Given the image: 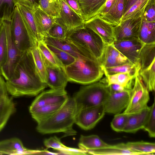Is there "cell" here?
<instances>
[{
    "mask_svg": "<svg viewBox=\"0 0 155 155\" xmlns=\"http://www.w3.org/2000/svg\"><path fill=\"white\" fill-rule=\"evenodd\" d=\"M87 153L93 155H136L137 154L126 148L124 143L118 144L103 148L88 151Z\"/></svg>",
    "mask_w": 155,
    "mask_h": 155,
    "instance_id": "30",
    "label": "cell"
},
{
    "mask_svg": "<svg viewBox=\"0 0 155 155\" xmlns=\"http://www.w3.org/2000/svg\"><path fill=\"white\" fill-rule=\"evenodd\" d=\"M33 14L38 31L43 40V37L47 35L55 22L56 19L42 10L38 5L33 6Z\"/></svg>",
    "mask_w": 155,
    "mask_h": 155,
    "instance_id": "22",
    "label": "cell"
},
{
    "mask_svg": "<svg viewBox=\"0 0 155 155\" xmlns=\"http://www.w3.org/2000/svg\"><path fill=\"white\" fill-rule=\"evenodd\" d=\"M35 64L39 75L43 82L46 81V70L45 58L38 48L37 45L31 49Z\"/></svg>",
    "mask_w": 155,
    "mask_h": 155,
    "instance_id": "35",
    "label": "cell"
},
{
    "mask_svg": "<svg viewBox=\"0 0 155 155\" xmlns=\"http://www.w3.org/2000/svg\"><path fill=\"white\" fill-rule=\"evenodd\" d=\"M5 84L8 94L14 97L35 96L47 87L38 73L31 49L22 53Z\"/></svg>",
    "mask_w": 155,
    "mask_h": 155,
    "instance_id": "1",
    "label": "cell"
},
{
    "mask_svg": "<svg viewBox=\"0 0 155 155\" xmlns=\"http://www.w3.org/2000/svg\"><path fill=\"white\" fill-rule=\"evenodd\" d=\"M5 81L2 75H0V104L9 97Z\"/></svg>",
    "mask_w": 155,
    "mask_h": 155,
    "instance_id": "47",
    "label": "cell"
},
{
    "mask_svg": "<svg viewBox=\"0 0 155 155\" xmlns=\"http://www.w3.org/2000/svg\"><path fill=\"white\" fill-rule=\"evenodd\" d=\"M107 86L110 93L120 92L127 90L122 86L116 84H112Z\"/></svg>",
    "mask_w": 155,
    "mask_h": 155,
    "instance_id": "50",
    "label": "cell"
},
{
    "mask_svg": "<svg viewBox=\"0 0 155 155\" xmlns=\"http://www.w3.org/2000/svg\"><path fill=\"white\" fill-rule=\"evenodd\" d=\"M43 41L46 44L52 45L63 50L76 59L96 58L88 50L67 38H57L46 35L43 37Z\"/></svg>",
    "mask_w": 155,
    "mask_h": 155,
    "instance_id": "10",
    "label": "cell"
},
{
    "mask_svg": "<svg viewBox=\"0 0 155 155\" xmlns=\"http://www.w3.org/2000/svg\"><path fill=\"white\" fill-rule=\"evenodd\" d=\"M149 22H155V0H150L143 15Z\"/></svg>",
    "mask_w": 155,
    "mask_h": 155,
    "instance_id": "46",
    "label": "cell"
},
{
    "mask_svg": "<svg viewBox=\"0 0 155 155\" xmlns=\"http://www.w3.org/2000/svg\"><path fill=\"white\" fill-rule=\"evenodd\" d=\"M116 0H107L102 10L97 16L101 18L106 15L110 10Z\"/></svg>",
    "mask_w": 155,
    "mask_h": 155,
    "instance_id": "48",
    "label": "cell"
},
{
    "mask_svg": "<svg viewBox=\"0 0 155 155\" xmlns=\"http://www.w3.org/2000/svg\"><path fill=\"white\" fill-rule=\"evenodd\" d=\"M15 4L17 3L29 4L33 5H38V0H14Z\"/></svg>",
    "mask_w": 155,
    "mask_h": 155,
    "instance_id": "51",
    "label": "cell"
},
{
    "mask_svg": "<svg viewBox=\"0 0 155 155\" xmlns=\"http://www.w3.org/2000/svg\"></svg>",
    "mask_w": 155,
    "mask_h": 155,
    "instance_id": "55",
    "label": "cell"
},
{
    "mask_svg": "<svg viewBox=\"0 0 155 155\" xmlns=\"http://www.w3.org/2000/svg\"><path fill=\"white\" fill-rule=\"evenodd\" d=\"M139 75L149 91H155V60L139 73Z\"/></svg>",
    "mask_w": 155,
    "mask_h": 155,
    "instance_id": "34",
    "label": "cell"
},
{
    "mask_svg": "<svg viewBox=\"0 0 155 155\" xmlns=\"http://www.w3.org/2000/svg\"><path fill=\"white\" fill-rule=\"evenodd\" d=\"M7 41L5 28L2 21L0 28V69L5 64L7 58Z\"/></svg>",
    "mask_w": 155,
    "mask_h": 155,
    "instance_id": "42",
    "label": "cell"
},
{
    "mask_svg": "<svg viewBox=\"0 0 155 155\" xmlns=\"http://www.w3.org/2000/svg\"><path fill=\"white\" fill-rule=\"evenodd\" d=\"M150 0H137L123 15L121 22L126 20L142 17Z\"/></svg>",
    "mask_w": 155,
    "mask_h": 155,
    "instance_id": "33",
    "label": "cell"
},
{
    "mask_svg": "<svg viewBox=\"0 0 155 155\" xmlns=\"http://www.w3.org/2000/svg\"><path fill=\"white\" fill-rule=\"evenodd\" d=\"M130 90L110 92L103 104L105 113L115 114L125 110L129 102Z\"/></svg>",
    "mask_w": 155,
    "mask_h": 155,
    "instance_id": "17",
    "label": "cell"
},
{
    "mask_svg": "<svg viewBox=\"0 0 155 155\" xmlns=\"http://www.w3.org/2000/svg\"><path fill=\"white\" fill-rule=\"evenodd\" d=\"M150 107L148 106L137 112L128 114L126 125L123 132L135 133L143 129L148 117Z\"/></svg>",
    "mask_w": 155,
    "mask_h": 155,
    "instance_id": "21",
    "label": "cell"
},
{
    "mask_svg": "<svg viewBox=\"0 0 155 155\" xmlns=\"http://www.w3.org/2000/svg\"><path fill=\"white\" fill-rule=\"evenodd\" d=\"M68 81L87 85L99 81L104 72L96 58L76 59L72 64L64 67Z\"/></svg>",
    "mask_w": 155,
    "mask_h": 155,
    "instance_id": "3",
    "label": "cell"
},
{
    "mask_svg": "<svg viewBox=\"0 0 155 155\" xmlns=\"http://www.w3.org/2000/svg\"><path fill=\"white\" fill-rule=\"evenodd\" d=\"M16 110L15 105L12 97H9L0 104V132Z\"/></svg>",
    "mask_w": 155,
    "mask_h": 155,
    "instance_id": "31",
    "label": "cell"
},
{
    "mask_svg": "<svg viewBox=\"0 0 155 155\" xmlns=\"http://www.w3.org/2000/svg\"><path fill=\"white\" fill-rule=\"evenodd\" d=\"M105 113L103 104L78 110L74 123L84 130H90L95 126Z\"/></svg>",
    "mask_w": 155,
    "mask_h": 155,
    "instance_id": "9",
    "label": "cell"
},
{
    "mask_svg": "<svg viewBox=\"0 0 155 155\" xmlns=\"http://www.w3.org/2000/svg\"><path fill=\"white\" fill-rule=\"evenodd\" d=\"M100 62L103 69L131 63L114 47L113 44L105 46Z\"/></svg>",
    "mask_w": 155,
    "mask_h": 155,
    "instance_id": "19",
    "label": "cell"
},
{
    "mask_svg": "<svg viewBox=\"0 0 155 155\" xmlns=\"http://www.w3.org/2000/svg\"><path fill=\"white\" fill-rule=\"evenodd\" d=\"M66 38L91 53L99 61L106 45L101 38L84 26L67 32Z\"/></svg>",
    "mask_w": 155,
    "mask_h": 155,
    "instance_id": "4",
    "label": "cell"
},
{
    "mask_svg": "<svg viewBox=\"0 0 155 155\" xmlns=\"http://www.w3.org/2000/svg\"><path fill=\"white\" fill-rule=\"evenodd\" d=\"M110 93L108 86L96 82L81 87L73 97L78 110L103 104Z\"/></svg>",
    "mask_w": 155,
    "mask_h": 155,
    "instance_id": "5",
    "label": "cell"
},
{
    "mask_svg": "<svg viewBox=\"0 0 155 155\" xmlns=\"http://www.w3.org/2000/svg\"><path fill=\"white\" fill-rule=\"evenodd\" d=\"M0 75H1V71L0 69Z\"/></svg>",
    "mask_w": 155,
    "mask_h": 155,
    "instance_id": "54",
    "label": "cell"
},
{
    "mask_svg": "<svg viewBox=\"0 0 155 155\" xmlns=\"http://www.w3.org/2000/svg\"><path fill=\"white\" fill-rule=\"evenodd\" d=\"M77 108L73 97H69L62 106L47 119L38 123L37 131L43 134L63 132V137L76 134L73 128Z\"/></svg>",
    "mask_w": 155,
    "mask_h": 155,
    "instance_id": "2",
    "label": "cell"
},
{
    "mask_svg": "<svg viewBox=\"0 0 155 155\" xmlns=\"http://www.w3.org/2000/svg\"><path fill=\"white\" fill-rule=\"evenodd\" d=\"M154 60L155 43L145 44L139 55L138 63L140 68L139 72L147 67Z\"/></svg>",
    "mask_w": 155,
    "mask_h": 155,
    "instance_id": "27",
    "label": "cell"
},
{
    "mask_svg": "<svg viewBox=\"0 0 155 155\" xmlns=\"http://www.w3.org/2000/svg\"><path fill=\"white\" fill-rule=\"evenodd\" d=\"M67 34V31L64 28L55 22L47 35L55 38L65 39L66 38Z\"/></svg>",
    "mask_w": 155,
    "mask_h": 155,
    "instance_id": "45",
    "label": "cell"
},
{
    "mask_svg": "<svg viewBox=\"0 0 155 155\" xmlns=\"http://www.w3.org/2000/svg\"><path fill=\"white\" fill-rule=\"evenodd\" d=\"M15 7L14 0H0V21H11Z\"/></svg>",
    "mask_w": 155,
    "mask_h": 155,
    "instance_id": "39",
    "label": "cell"
},
{
    "mask_svg": "<svg viewBox=\"0 0 155 155\" xmlns=\"http://www.w3.org/2000/svg\"><path fill=\"white\" fill-rule=\"evenodd\" d=\"M139 39L144 44L155 43V22H149L142 16Z\"/></svg>",
    "mask_w": 155,
    "mask_h": 155,
    "instance_id": "29",
    "label": "cell"
},
{
    "mask_svg": "<svg viewBox=\"0 0 155 155\" xmlns=\"http://www.w3.org/2000/svg\"><path fill=\"white\" fill-rule=\"evenodd\" d=\"M149 100V91L138 75L135 78L129 103L123 112L129 114L138 112L147 106Z\"/></svg>",
    "mask_w": 155,
    "mask_h": 155,
    "instance_id": "7",
    "label": "cell"
},
{
    "mask_svg": "<svg viewBox=\"0 0 155 155\" xmlns=\"http://www.w3.org/2000/svg\"><path fill=\"white\" fill-rule=\"evenodd\" d=\"M60 16L56 18L55 22L59 24L67 32L76 28L84 26L83 18L74 11L64 0H59Z\"/></svg>",
    "mask_w": 155,
    "mask_h": 155,
    "instance_id": "12",
    "label": "cell"
},
{
    "mask_svg": "<svg viewBox=\"0 0 155 155\" xmlns=\"http://www.w3.org/2000/svg\"><path fill=\"white\" fill-rule=\"evenodd\" d=\"M37 46L45 60L53 65L64 68L61 63L43 40L38 42Z\"/></svg>",
    "mask_w": 155,
    "mask_h": 155,
    "instance_id": "40",
    "label": "cell"
},
{
    "mask_svg": "<svg viewBox=\"0 0 155 155\" xmlns=\"http://www.w3.org/2000/svg\"><path fill=\"white\" fill-rule=\"evenodd\" d=\"M114 47L131 63L140 69L138 63L140 51L145 44L139 39L115 41Z\"/></svg>",
    "mask_w": 155,
    "mask_h": 155,
    "instance_id": "14",
    "label": "cell"
},
{
    "mask_svg": "<svg viewBox=\"0 0 155 155\" xmlns=\"http://www.w3.org/2000/svg\"><path fill=\"white\" fill-rule=\"evenodd\" d=\"M124 146L139 155H154L155 144L153 143L140 141L124 143Z\"/></svg>",
    "mask_w": 155,
    "mask_h": 155,
    "instance_id": "32",
    "label": "cell"
},
{
    "mask_svg": "<svg viewBox=\"0 0 155 155\" xmlns=\"http://www.w3.org/2000/svg\"><path fill=\"white\" fill-rule=\"evenodd\" d=\"M6 32L7 41L6 62L0 68L2 75L5 80L11 77L13 70L22 54L15 44L11 34V21H2Z\"/></svg>",
    "mask_w": 155,
    "mask_h": 155,
    "instance_id": "8",
    "label": "cell"
},
{
    "mask_svg": "<svg viewBox=\"0 0 155 155\" xmlns=\"http://www.w3.org/2000/svg\"><path fill=\"white\" fill-rule=\"evenodd\" d=\"M41 9L52 17L56 18L60 16L59 0H38Z\"/></svg>",
    "mask_w": 155,
    "mask_h": 155,
    "instance_id": "36",
    "label": "cell"
},
{
    "mask_svg": "<svg viewBox=\"0 0 155 155\" xmlns=\"http://www.w3.org/2000/svg\"><path fill=\"white\" fill-rule=\"evenodd\" d=\"M105 75H112L120 73H128L133 75H139L140 69L132 63L119 66L103 68Z\"/></svg>",
    "mask_w": 155,
    "mask_h": 155,
    "instance_id": "37",
    "label": "cell"
},
{
    "mask_svg": "<svg viewBox=\"0 0 155 155\" xmlns=\"http://www.w3.org/2000/svg\"><path fill=\"white\" fill-rule=\"evenodd\" d=\"M64 0L71 8L82 17L78 0Z\"/></svg>",
    "mask_w": 155,
    "mask_h": 155,
    "instance_id": "49",
    "label": "cell"
},
{
    "mask_svg": "<svg viewBox=\"0 0 155 155\" xmlns=\"http://www.w3.org/2000/svg\"><path fill=\"white\" fill-rule=\"evenodd\" d=\"M137 0H124V14Z\"/></svg>",
    "mask_w": 155,
    "mask_h": 155,
    "instance_id": "52",
    "label": "cell"
},
{
    "mask_svg": "<svg viewBox=\"0 0 155 155\" xmlns=\"http://www.w3.org/2000/svg\"><path fill=\"white\" fill-rule=\"evenodd\" d=\"M110 145L96 135L87 136L81 135L78 143L79 148L87 152L89 151L103 148Z\"/></svg>",
    "mask_w": 155,
    "mask_h": 155,
    "instance_id": "25",
    "label": "cell"
},
{
    "mask_svg": "<svg viewBox=\"0 0 155 155\" xmlns=\"http://www.w3.org/2000/svg\"><path fill=\"white\" fill-rule=\"evenodd\" d=\"M44 143L47 148H52L64 154L70 155L72 151V148L64 145L59 138L55 136L45 139Z\"/></svg>",
    "mask_w": 155,
    "mask_h": 155,
    "instance_id": "38",
    "label": "cell"
},
{
    "mask_svg": "<svg viewBox=\"0 0 155 155\" xmlns=\"http://www.w3.org/2000/svg\"><path fill=\"white\" fill-rule=\"evenodd\" d=\"M84 26L91 29L98 35L105 45L113 44L115 41L114 26L98 16L85 21Z\"/></svg>",
    "mask_w": 155,
    "mask_h": 155,
    "instance_id": "15",
    "label": "cell"
},
{
    "mask_svg": "<svg viewBox=\"0 0 155 155\" xmlns=\"http://www.w3.org/2000/svg\"><path fill=\"white\" fill-rule=\"evenodd\" d=\"M1 21H0V27H1Z\"/></svg>",
    "mask_w": 155,
    "mask_h": 155,
    "instance_id": "53",
    "label": "cell"
},
{
    "mask_svg": "<svg viewBox=\"0 0 155 155\" xmlns=\"http://www.w3.org/2000/svg\"><path fill=\"white\" fill-rule=\"evenodd\" d=\"M69 97L65 89H53L42 92L34 100L29 107L30 113L40 107L65 102Z\"/></svg>",
    "mask_w": 155,
    "mask_h": 155,
    "instance_id": "13",
    "label": "cell"
},
{
    "mask_svg": "<svg viewBox=\"0 0 155 155\" xmlns=\"http://www.w3.org/2000/svg\"><path fill=\"white\" fill-rule=\"evenodd\" d=\"M33 5L17 3V8L28 32L35 43L42 41L43 38L39 34L33 14Z\"/></svg>",
    "mask_w": 155,
    "mask_h": 155,
    "instance_id": "16",
    "label": "cell"
},
{
    "mask_svg": "<svg viewBox=\"0 0 155 155\" xmlns=\"http://www.w3.org/2000/svg\"><path fill=\"white\" fill-rule=\"evenodd\" d=\"M107 0H78L82 17L85 21L97 16Z\"/></svg>",
    "mask_w": 155,
    "mask_h": 155,
    "instance_id": "23",
    "label": "cell"
},
{
    "mask_svg": "<svg viewBox=\"0 0 155 155\" xmlns=\"http://www.w3.org/2000/svg\"><path fill=\"white\" fill-rule=\"evenodd\" d=\"M64 103L44 106L34 110L30 113L32 118L38 123L51 116Z\"/></svg>",
    "mask_w": 155,
    "mask_h": 155,
    "instance_id": "28",
    "label": "cell"
},
{
    "mask_svg": "<svg viewBox=\"0 0 155 155\" xmlns=\"http://www.w3.org/2000/svg\"><path fill=\"white\" fill-rule=\"evenodd\" d=\"M11 34L19 50L23 53L37 45L29 35L15 6L11 21Z\"/></svg>",
    "mask_w": 155,
    "mask_h": 155,
    "instance_id": "6",
    "label": "cell"
},
{
    "mask_svg": "<svg viewBox=\"0 0 155 155\" xmlns=\"http://www.w3.org/2000/svg\"><path fill=\"white\" fill-rule=\"evenodd\" d=\"M38 150L28 149L23 145L21 140L12 138L0 141V155L37 154Z\"/></svg>",
    "mask_w": 155,
    "mask_h": 155,
    "instance_id": "20",
    "label": "cell"
},
{
    "mask_svg": "<svg viewBox=\"0 0 155 155\" xmlns=\"http://www.w3.org/2000/svg\"><path fill=\"white\" fill-rule=\"evenodd\" d=\"M143 129L151 137L155 136V101L150 107V113Z\"/></svg>",
    "mask_w": 155,
    "mask_h": 155,
    "instance_id": "44",
    "label": "cell"
},
{
    "mask_svg": "<svg viewBox=\"0 0 155 155\" xmlns=\"http://www.w3.org/2000/svg\"><path fill=\"white\" fill-rule=\"evenodd\" d=\"M46 45L54 54L64 67L70 65L75 61L76 58L68 53L54 46Z\"/></svg>",
    "mask_w": 155,
    "mask_h": 155,
    "instance_id": "41",
    "label": "cell"
},
{
    "mask_svg": "<svg viewBox=\"0 0 155 155\" xmlns=\"http://www.w3.org/2000/svg\"><path fill=\"white\" fill-rule=\"evenodd\" d=\"M105 76L106 77L100 82L107 86L112 84H118L124 87L127 90H130L133 87L135 78L137 75L128 73H123Z\"/></svg>",
    "mask_w": 155,
    "mask_h": 155,
    "instance_id": "24",
    "label": "cell"
},
{
    "mask_svg": "<svg viewBox=\"0 0 155 155\" xmlns=\"http://www.w3.org/2000/svg\"><path fill=\"white\" fill-rule=\"evenodd\" d=\"M124 8V0H116L108 13L100 18L113 26H117L121 22Z\"/></svg>",
    "mask_w": 155,
    "mask_h": 155,
    "instance_id": "26",
    "label": "cell"
},
{
    "mask_svg": "<svg viewBox=\"0 0 155 155\" xmlns=\"http://www.w3.org/2000/svg\"><path fill=\"white\" fill-rule=\"evenodd\" d=\"M128 116V114L124 112L115 114L110 124L112 129L117 132H123L127 122Z\"/></svg>",
    "mask_w": 155,
    "mask_h": 155,
    "instance_id": "43",
    "label": "cell"
},
{
    "mask_svg": "<svg viewBox=\"0 0 155 155\" xmlns=\"http://www.w3.org/2000/svg\"><path fill=\"white\" fill-rule=\"evenodd\" d=\"M142 17L127 19L114 26L115 41L139 39Z\"/></svg>",
    "mask_w": 155,
    "mask_h": 155,
    "instance_id": "11",
    "label": "cell"
},
{
    "mask_svg": "<svg viewBox=\"0 0 155 155\" xmlns=\"http://www.w3.org/2000/svg\"><path fill=\"white\" fill-rule=\"evenodd\" d=\"M45 61L47 86L53 89H65L68 80L64 68L53 65L45 59Z\"/></svg>",
    "mask_w": 155,
    "mask_h": 155,
    "instance_id": "18",
    "label": "cell"
}]
</instances>
